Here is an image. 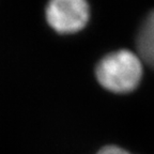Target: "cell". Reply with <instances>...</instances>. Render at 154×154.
<instances>
[{"label": "cell", "mask_w": 154, "mask_h": 154, "mask_svg": "<svg viewBox=\"0 0 154 154\" xmlns=\"http://www.w3.org/2000/svg\"><path fill=\"white\" fill-rule=\"evenodd\" d=\"M138 56L154 70V10L143 19L136 38Z\"/></svg>", "instance_id": "3957f363"}, {"label": "cell", "mask_w": 154, "mask_h": 154, "mask_svg": "<svg viewBox=\"0 0 154 154\" xmlns=\"http://www.w3.org/2000/svg\"><path fill=\"white\" fill-rule=\"evenodd\" d=\"M45 14L48 25L55 31L69 34L85 28L90 10L87 0H49Z\"/></svg>", "instance_id": "7a4b0ae2"}, {"label": "cell", "mask_w": 154, "mask_h": 154, "mask_svg": "<svg viewBox=\"0 0 154 154\" xmlns=\"http://www.w3.org/2000/svg\"><path fill=\"white\" fill-rule=\"evenodd\" d=\"M96 79L113 93L134 91L142 78V60L128 49H120L102 58L95 69Z\"/></svg>", "instance_id": "6da1fadb"}, {"label": "cell", "mask_w": 154, "mask_h": 154, "mask_svg": "<svg viewBox=\"0 0 154 154\" xmlns=\"http://www.w3.org/2000/svg\"><path fill=\"white\" fill-rule=\"evenodd\" d=\"M96 154H131L126 150L122 149L117 146H106V147L102 148Z\"/></svg>", "instance_id": "277c9868"}]
</instances>
